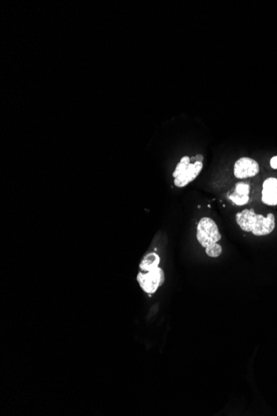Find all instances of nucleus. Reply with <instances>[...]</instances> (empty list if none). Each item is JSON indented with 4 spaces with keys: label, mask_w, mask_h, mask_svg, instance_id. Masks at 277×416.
<instances>
[{
    "label": "nucleus",
    "mask_w": 277,
    "mask_h": 416,
    "mask_svg": "<svg viewBox=\"0 0 277 416\" xmlns=\"http://www.w3.org/2000/svg\"><path fill=\"white\" fill-rule=\"evenodd\" d=\"M236 221L241 229L251 232L256 236H264L271 233L275 226V215L268 213L267 217L255 213L253 209H244L236 214Z\"/></svg>",
    "instance_id": "obj_1"
},
{
    "label": "nucleus",
    "mask_w": 277,
    "mask_h": 416,
    "mask_svg": "<svg viewBox=\"0 0 277 416\" xmlns=\"http://www.w3.org/2000/svg\"><path fill=\"white\" fill-rule=\"evenodd\" d=\"M190 157L185 155L177 165L175 171L173 173L174 178V185L178 188L188 186L190 182H194L202 171V162L196 160L194 164L190 163Z\"/></svg>",
    "instance_id": "obj_2"
},
{
    "label": "nucleus",
    "mask_w": 277,
    "mask_h": 416,
    "mask_svg": "<svg viewBox=\"0 0 277 416\" xmlns=\"http://www.w3.org/2000/svg\"><path fill=\"white\" fill-rule=\"evenodd\" d=\"M197 239L204 248L220 241L221 235L214 220L209 217L200 220L197 226Z\"/></svg>",
    "instance_id": "obj_3"
},
{
    "label": "nucleus",
    "mask_w": 277,
    "mask_h": 416,
    "mask_svg": "<svg viewBox=\"0 0 277 416\" xmlns=\"http://www.w3.org/2000/svg\"><path fill=\"white\" fill-rule=\"evenodd\" d=\"M165 280V276L163 269L158 267L151 272L139 273L137 275V281L143 291L147 294H155L160 286L163 284Z\"/></svg>",
    "instance_id": "obj_4"
},
{
    "label": "nucleus",
    "mask_w": 277,
    "mask_h": 416,
    "mask_svg": "<svg viewBox=\"0 0 277 416\" xmlns=\"http://www.w3.org/2000/svg\"><path fill=\"white\" fill-rule=\"evenodd\" d=\"M260 171V166L256 160L249 157H242L235 162L234 175L237 179L254 177Z\"/></svg>",
    "instance_id": "obj_5"
},
{
    "label": "nucleus",
    "mask_w": 277,
    "mask_h": 416,
    "mask_svg": "<svg viewBox=\"0 0 277 416\" xmlns=\"http://www.w3.org/2000/svg\"><path fill=\"white\" fill-rule=\"evenodd\" d=\"M262 201L270 206L277 205V179L268 178L263 183Z\"/></svg>",
    "instance_id": "obj_6"
},
{
    "label": "nucleus",
    "mask_w": 277,
    "mask_h": 416,
    "mask_svg": "<svg viewBox=\"0 0 277 416\" xmlns=\"http://www.w3.org/2000/svg\"><path fill=\"white\" fill-rule=\"evenodd\" d=\"M160 263V258L155 252H151L145 255L140 264V268L144 272H151L159 267Z\"/></svg>",
    "instance_id": "obj_7"
},
{
    "label": "nucleus",
    "mask_w": 277,
    "mask_h": 416,
    "mask_svg": "<svg viewBox=\"0 0 277 416\" xmlns=\"http://www.w3.org/2000/svg\"><path fill=\"white\" fill-rule=\"evenodd\" d=\"M206 249V254L208 256L211 257V258H217V257H219L221 255V251H223V248H221V246L220 244H212V245L209 246V247H207Z\"/></svg>",
    "instance_id": "obj_8"
},
{
    "label": "nucleus",
    "mask_w": 277,
    "mask_h": 416,
    "mask_svg": "<svg viewBox=\"0 0 277 416\" xmlns=\"http://www.w3.org/2000/svg\"><path fill=\"white\" fill-rule=\"evenodd\" d=\"M235 194L239 195H249L250 186L244 182H239L235 186Z\"/></svg>",
    "instance_id": "obj_9"
},
{
    "label": "nucleus",
    "mask_w": 277,
    "mask_h": 416,
    "mask_svg": "<svg viewBox=\"0 0 277 416\" xmlns=\"http://www.w3.org/2000/svg\"><path fill=\"white\" fill-rule=\"evenodd\" d=\"M229 198L235 205H240V206L241 205H247L250 200L249 195H239V194H235V193L231 194Z\"/></svg>",
    "instance_id": "obj_10"
},
{
    "label": "nucleus",
    "mask_w": 277,
    "mask_h": 416,
    "mask_svg": "<svg viewBox=\"0 0 277 416\" xmlns=\"http://www.w3.org/2000/svg\"><path fill=\"white\" fill-rule=\"evenodd\" d=\"M270 164H271V168L277 170V155L271 158Z\"/></svg>",
    "instance_id": "obj_11"
},
{
    "label": "nucleus",
    "mask_w": 277,
    "mask_h": 416,
    "mask_svg": "<svg viewBox=\"0 0 277 416\" xmlns=\"http://www.w3.org/2000/svg\"><path fill=\"white\" fill-rule=\"evenodd\" d=\"M194 159H195V161L196 160H198V161L201 162L204 161V156H202V155H196L195 157H194Z\"/></svg>",
    "instance_id": "obj_12"
}]
</instances>
